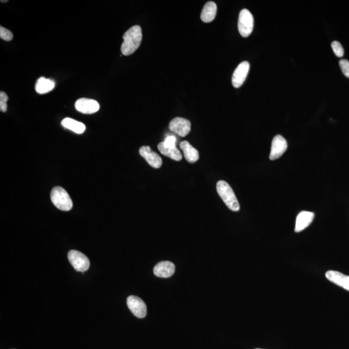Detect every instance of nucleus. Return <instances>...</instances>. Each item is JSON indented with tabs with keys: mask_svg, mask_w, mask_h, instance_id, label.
<instances>
[{
	"mask_svg": "<svg viewBox=\"0 0 349 349\" xmlns=\"http://www.w3.org/2000/svg\"><path fill=\"white\" fill-rule=\"evenodd\" d=\"M123 42L121 46V52L125 56H129L139 48L141 44L142 33L139 25L131 27L123 36Z\"/></svg>",
	"mask_w": 349,
	"mask_h": 349,
	"instance_id": "obj_1",
	"label": "nucleus"
},
{
	"mask_svg": "<svg viewBox=\"0 0 349 349\" xmlns=\"http://www.w3.org/2000/svg\"><path fill=\"white\" fill-rule=\"evenodd\" d=\"M217 192L225 205L233 212H238L240 206L234 192L229 183L225 180H219L217 183Z\"/></svg>",
	"mask_w": 349,
	"mask_h": 349,
	"instance_id": "obj_2",
	"label": "nucleus"
},
{
	"mask_svg": "<svg viewBox=\"0 0 349 349\" xmlns=\"http://www.w3.org/2000/svg\"><path fill=\"white\" fill-rule=\"evenodd\" d=\"M52 203L61 211H70L73 208V201L70 195L60 186L54 187L51 192Z\"/></svg>",
	"mask_w": 349,
	"mask_h": 349,
	"instance_id": "obj_3",
	"label": "nucleus"
},
{
	"mask_svg": "<svg viewBox=\"0 0 349 349\" xmlns=\"http://www.w3.org/2000/svg\"><path fill=\"white\" fill-rule=\"evenodd\" d=\"M240 35L244 38L249 37L253 31V17L248 9H244L240 12L238 21Z\"/></svg>",
	"mask_w": 349,
	"mask_h": 349,
	"instance_id": "obj_4",
	"label": "nucleus"
},
{
	"mask_svg": "<svg viewBox=\"0 0 349 349\" xmlns=\"http://www.w3.org/2000/svg\"><path fill=\"white\" fill-rule=\"evenodd\" d=\"M68 260L75 270L78 272L87 271L89 268V259L79 251L73 250L69 251Z\"/></svg>",
	"mask_w": 349,
	"mask_h": 349,
	"instance_id": "obj_5",
	"label": "nucleus"
},
{
	"mask_svg": "<svg viewBox=\"0 0 349 349\" xmlns=\"http://www.w3.org/2000/svg\"><path fill=\"white\" fill-rule=\"evenodd\" d=\"M128 307L135 316L144 318L147 314L146 303L139 297L130 296L127 299Z\"/></svg>",
	"mask_w": 349,
	"mask_h": 349,
	"instance_id": "obj_6",
	"label": "nucleus"
},
{
	"mask_svg": "<svg viewBox=\"0 0 349 349\" xmlns=\"http://www.w3.org/2000/svg\"><path fill=\"white\" fill-rule=\"evenodd\" d=\"M169 128L172 132L179 135L180 137H184L191 132V122L186 118L176 117L171 121Z\"/></svg>",
	"mask_w": 349,
	"mask_h": 349,
	"instance_id": "obj_7",
	"label": "nucleus"
},
{
	"mask_svg": "<svg viewBox=\"0 0 349 349\" xmlns=\"http://www.w3.org/2000/svg\"><path fill=\"white\" fill-rule=\"evenodd\" d=\"M287 142L286 139L281 135H276L272 140L271 151H270V159L272 161L281 157L284 152L287 151Z\"/></svg>",
	"mask_w": 349,
	"mask_h": 349,
	"instance_id": "obj_8",
	"label": "nucleus"
},
{
	"mask_svg": "<svg viewBox=\"0 0 349 349\" xmlns=\"http://www.w3.org/2000/svg\"><path fill=\"white\" fill-rule=\"evenodd\" d=\"M249 70H250V64L248 61H243L237 66L232 76V82L234 87L239 88L243 85L248 74Z\"/></svg>",
	"mask_w": 349,
	"mask_h": 349,
	"instance_id": "obj_9",
	"label": "nucleus"
},
{
	"mask_svg": "<svg viewBox=\"0 0 349 349\" xmlns=\"http://www.w3.org/2000/svg\"><path fill=\"white\" fill-rule=\"evenodd\" d=\"M75 108L82 113L92 114L99 110L100 105L94 100L82 98L76 102Z\"/></svg>",
	"mask_w": 349,
	"mask_h": 349,
	"instance_id": "obj_10",
	"label": "nucleus"
},
{
	"mask_svg": "<svg viewBox=\"0 0 349 349\" xmlns=\"http://www.w3.org/2000/svg\"><path fill=\"white\" fill-rule=\"evenodd\" d=\"M139 153L149 165L154 168H160L163 165L162 158L155 152L152 151L149 146H142L139 149Z\"/></svg>",
	"mask_w": 349,
	"mask_h": 349,
	"instance_id": "obj_11",
	"label": "nucleus"
},
{
	"mask_svg": "<svg viewBox=\"0 0 349 349\" xmlns=\"http://www.w3.org/2000/svg\"><path fill=\"white\" fill-rule=\"evenodd\" d=\"M175 271V267L170 261H161L153 268L154 274L162 278H168L172 276Z\"/></svg>",
	"mask_w": 349,
	"mask_h": 349,
	"instance_id": "obj_12",
	"label": "nucleus"
},
{
	"mask_svg": "<svg viewBox=\"0 0 349 349\" xmlns=\"http://www.w3.org/2000/svg\"><path fill=\"white\" fill-rule=\"evenodd\" d=\"M327 278L334 283L349 291V276L342 273L330 270L325 274Z\"/></svg>",
	"mask_w": 349,
	"mask_h": 349,
	"instance_id": "obj_13",
	"label": "nucleus"
},
{
	"mask_svg": "<svg viewBox=\"0 0 349 349\" xmlns=\"http://www.w3.org/2000/svg\"><path fill=\"white\" fill-rule=\"evenodd\" d=\"M314 217V212H307V211H303L299 213L296 219L295 232L298 233L305 230L312 223Z\"/></svg>",
	"mask_w": 349,
	"mask_h": 349,
	"instance_id": "obj_14",
	"label": "nucleus"
},
{
	"mask_svg": "<svg viewBox=\"0 0 349 349\" xmlns=\"http://www.w3.org/2000/svg\"><path fill=\"white\" fill-rule=\"evenodd\" d=\"M180 148L183 151L184 157L187 162L195 163L199 160V151L189 142L186 141L180 142Z\"/></svg>",
	"mask_w": 349,
	"mask_h": 349,
	"instance_id": "obj_15",
	"label": "nucleus"
},
{
	"mask_svg": "<svg viewBox=\"0 0 349 349\" xmlns=\"http://www.w3.org/2000/svg\"><path fill=\"white\" fill-rule=\"evenodd\" d=\"M158 149L163 155L170 157L176 161H181L182 155L180 151L177 148L176 146H171L166 145L162 142L158 144Z\"/></svg>",
	"mask_w": 349,
	"mask_h": 349,
	"instance_id": "obj_16",
	"label": "nucleus"
},
{
	"mask_svg": "<svg viewBox=\"0 0 349 349\" xmlns=\"http://www.w3.org/2000/svg\"><path fill=\"white\" fill-rule=\"evenodd\" d=\"M217 5L213 2H208L204 6L201 12V18L205 23H210L214 20L217 14Z\"/></svg>",
	"mask_w": 349,
	"mask_h": 349,
	"instance_id": "obj_17",
	"label": "nucleus"
},
{
	"mask_svg": "<svg viewBox=\"0 0 349 349\" xmlns=\"http://www.w3.org/2000/svg\"><path fill=\"white\" fill-rule=\"evenodd\" d=\"M61 124L66 129L72 131L77 134H82L86 130V127L84 123L71 118H64L61 121Z\"/></svg>",
	"mask_w": 349,
	"mask_h": 349,
	"instance_id": "obj_18",
	"label": "nucleus"
},
{
	"mask_svg": "<svg viewBox=\"0 0 349 349\" xmlns=\"http://www.w3.org/2000/svg\"><path fill=\"white\" fill-rule=\"evenodd\" d=\"M54 87H55V83L53 80L47 79L45 77H40L36 84L35 90L38 93L46 94L51 91Z\"/></svg>",
	"mask_w": 349,
	"mask_h": 349,
	"instance_id": "obj_19",
	"label": "nucleus"
},
{
	"mask_svg": "<svg viewBox=\"0 0 349 349\" xmlns=\"http://www.w3.org/2000/svg\"><path fill=\"white\" fill-rule=\"evenodd\" d=\"M332 49L333 50L334 54L339 58H341L343 56L344 49L340 43L338 41H334L331 44Z\"/></svg>",
	"mask_w": 349,
	"mask_h": 349,
	"instance_id": "obj_20",
	"label": "nucleus"
},
{
	"mask_svg": "<svg viewBox=\"0 0 349 349\" xmlns=\"http://www.w3.org/2000/svg\"><path fill=\"white\" fill-rule=\"evenodd\" d=\"M0 38L5 41H11L13 39V33L5 27H0Z\"/></svg>",
	"mask_w": 349,
	"mask_h": 349,
	"instance_id": "obj_21",
	"label": "nucleus"
},
{
	"mask_svg": "<svg viewBox=\"0 0 349 349\" xmlns=\"http://www.w3.org/2000/svg\"><path fill=\"white\" fill-rule=\"evenodd\" d=\"M9 97L6 92L1 91L0 92V110L2 112H6L7 110V101H8Z\"/></svg>",
	"mask_w": 349,
	"mask_h": 349,
	"instance_id": "obj_22",
	"label": "nucleus"
},
{
	"mask_svg": "<svg viewBox=\"0 0 349 349\" xmlns=\"http://www.w3.org/2000/svg\"><path fill=\"white\" fill-rule=\"evenodd\" d=\"M339 64L343 75L346 78H349V61L345 60V59H343V60L339 61Z\"/></svg>",
	"mask_w": 349,
	"mask_h": 349,
	"instance_id": "obj_23",
	"label": "nucleus"
},
{
	"mask_svg": "<svg viewBox=\"0 0 349 349\" xmlns=\"http://www.w3.org/2000/svg\"><path fill=\"white\" fill-rule=\"evenodd\" d=\"M164 142H165L166 145H168V146H176V138H175L174 136H172V135H171V136L166 137L165 141H164Z\"/></svg>",
	"mask_w": 349,
	"mask_h": 349,
	"instance_id": "obj_24",
	"label": "nucleus"
},
{
	"mask_svg": "<svg viewBox=\"0 0 349 349\" xmlns=\"http://www.w3.org/2000/svg\"><path fill=\"white\" fill-rule=\"evenodd\" d=\"M7 1H1V2H7Z\"/></svg>",
	"mask_w": 349,
	"mask_h": 349,
	"instance_id": "obj_25",
	"label": "nucleus"
},
{
	"mask_svg": "<svg viewBox=\"0 0 349 349\" xmlns=\"http://www.w3.org/2000/svg\"><path fill=\"white\" fill-rule=\"evenodd\" d=\"M256 349H261V348H256Z\"/></svg>",
	"mask_w": 349,
	"mask_h": 349,
	"instance_id": "obj_26",
	"label": "nucleus"
}]
</instances>
